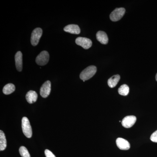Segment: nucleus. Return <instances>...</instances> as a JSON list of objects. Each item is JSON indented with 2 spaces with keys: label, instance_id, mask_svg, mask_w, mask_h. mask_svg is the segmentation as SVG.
Instances as JSON below:
<instances>
[{
  "label": "nucleus",
  "instance_id": "nucleus-1",
  "mask_svg": "<svg viewBox=\"0 0 157 157\" xmlns=\"http://www.w3.org/2000/svg\"><path fill=\"white\" fill-rule=\"evenodd\" d=\"M97 67L94 66H90L84 69L80 73V78L83 82L91 78L97 72Z\"/></svg>",
  "mask_w": 157,
  "mask_h": 157
},
{
  "label": "nucleus",
  "instance_id": "nucleus-2",
  "mask_svg": "<svg viewBox=\"0 0 157 157\" xmlns=\"http://www.w3.org/2000/svg\"><path fill=\"white\" fill-rule=\"evenodd\" d=\"M21 123H22L21 126H22V131L24 134L28 138H31L33 135V132H32V127L28 118L23 117Z\"/></svg>",
  "mask_w": 157,
  "mask_h": 157
},
{
  "label": "nucleus",
  "instance_id": "nucleus-3",
  "mask_svg": "<svg viewBox=\"0 0 157 157\" xmlns=\"http://www.w3.org/2000/svg\"><path fill=\"white\" fill-rule=\"evenodd\" d=\"M49 59V55L48 52L43 51L37 56L36 63L39 66H45L48 63Z\"/></svg>",
  "mask_w": 157,
  "mask_h": 157
},
{
  "label": "nucleus",
  "instance_id": "nucleus-4",
  "mask_svg": "<svg viewBox=\"0 0 157 157\" xmlns=\"http://www.w3.org/2000/svg\"><path fill=\"white\" fill-rule=\"evenodd\" d=\"M42 30L40 28H37L33 30L31 35V42L33 46L38 45L40 38L42 36Z\"/></svg>",
  "mask_w": 157,
  "mask_h": 157
},
{
  "label": "nucleus",
  "instance_id": "nucleus-5",
  "mask_svg": "<svg viewBox=\"0 0 157 157\" xmlns=\"http://www.w3.org/2000/svg\"><path fill=\"white\" fill-rule=\"evenodd\" d=\"M125 13V9L124 8H117L112 11L109 15V17L113 21H118L123 17Z\"/></svg>",
  "mask_w": 157,
  "mask_h": 157
},
{
  "label": "nucleus",
  "instance_id": "nucleus-6",
  "mask_svg": "<svg viewBox=\"0 0 157 157\" xmlns=\"http://www.w3.org/2000/svg\"><path fill=\"white\" fill-rule=\"evenodd\" d=\"M75 42L77 45L81 46L85 49H89L92 45L91 40L85 37H79L76 38Z\"/></svg>",
  "mask_w": 157,
  "mask_h": 157
},
{
  "label": "nucleus",
  "instance_id": "nucleus-7",
  "mask_svg": "<svg viewBox=\"0 0 157 157\" xmlns=\"http://www.w3.org/2000/svg\"><path fill=\"white\" fill-rule=\"evenodd\" d=\"M51 90V83L50 81L44 82L40 88V94L42 98H46L50 94Z\"/></svg>",
  "mask_w": 157,
  "mask_h": 157
},
{
  "label": "nucleus",
  "instance_id": "nucleus-8",
  "mask_svg": "<svg viewBox=\"0 0 157 157\" xmlns=\"http://www.w3.org/2000/svg\"><path fill=\"white\" fill-rule=\"evenodd\" d=\"M137 118L135 116H128L124 118L121 122L123 126L126 128H132L136 122Z\"/></svg>",
  "mask_w": 157,
  "mask_h": 157
},
{
  "label": "nucleus",
  "instance_id": "nucleus-9",
  "mask_svg": "<svg viewBox=\"0 0 157 157\" xmlns=\"http://www.w3.org/2000/svg\"><path fill=\"white\" fill-rule=\"evenodd\" d=\"M117 145L120 149L128 150L130 148V144L128 141L122 138H118L116 140Z\"/></svg>",
  "mask_w": 157,
  "mask_h": 157
},
{
  "label": "nucleus",
  "instance_id": "nucleus-10",
  "mask_svg": "<svg viewBox=\"0 0 157 157\" xmlns=\"http://www.w3.org/2000/svg\"><path fill=\"white\" fill-rule=\"evenodd\" d=\"M15 66L17 71L21 72L22 70V54L21 52H17L15 55Z\"/></svg>",
  "mask_w": 157,
  "mask_h": 157
},
{
  "label": "nucleus",
  "instance_id": "nucleus-11",
  "mask_svg": "<svg viewBox=\"0 0 157 157\" xmlns=\"http://www.w3.org/2000/svg\"><path fill=\"white\" fill-rule=\"evenodd\" d=\"M64 31L67 33L78 35L80 33V29L79 26L76 25H69L64 28Z\"/></svg>",
  "mask_w": 157,
  "mask_h": 157
},
{
  "label": "nucleus",
  "instance_id": "nucleus-12",
  "mask_svg": "<svg viewBox=\"0 0 157 157\" xmlns=\"http://www.w3.org/2000/svg\"><path fill=\"white\" fill-rule=\"evenodd\" d=\"M97 40L101 44L106 45L108 42V38L107 34L103 31H99L96 34Z\"/></svg>",
  "mask_w": 157,
  "mask_h": 157
},
{
  "label": "nucleus",
  "instance_id": "nucleus-13",
  "mask_svg": "<svg viewBox=\"0 0 157 157\" xmlns=\"http://www.w3.org/2000/svg\"><path fill=\"white\" fill-rule=\"evenodd\" d=\"M38 98V94L36 92L30 90L26 95V99L29 103L32 104L37 101Z\"/></svg>",
  "mask_w": 157,
  "mask_h": 157
},
{
  "label": "nucleus",
  "instance_id": "nucleus-14",
  "mask_svg": "<svg viewBox=\"0 0 157 157\" xmlns=\"http://www.w3.org/2000/svg\"><path fill=\"white\" fill-rule=\"evenodd\" d=\"M120 76L119 75H114L108 80V85L109 87L113 88L116 86L120 79Z\"/></svg>",
  "mask_w": 157,
  "mask_h": 157
},
{
  "label": "nucleus",
  "instance_id": "nucleus-15",
  "mask_svg": "<svg viewBox=\"0 0 157 157\" xmlns=\"http://www.w3.org/2000/svg\"><path fill=\"white\" fill-rule=\"evenodd\" d=\"M7 147L6 135L3 131H0V151L5 150Z\"/></svg>",
  "mask_w": 157,
  "mask_h": 157
},
{
  "label": "nucleus",
  "instance_id": "nucleus-16",
  "mask_svg": "<svg viewBox=\"0 0 157 157\" xmlns=\"http://www.w3.org/2000/svg\"><path fill=\"white\" fill-rule=\"evenodd\" d=\"M15 87L12 83H9L6 85L3 89V92L5 94L9 95L14 92L15 91Z\"/></svg>",
  "mask_w": 157,
  "mask_h": 157
},
{
  "label": "nucleus",
  "instance_id": "nucleus-17",
  "mask_svg": "<svg viewBox=\"0 0 157 157\" xmlns=\"http://www.w3.org/2000/svg\"><path fill=\"white\" fill-rule=\"evenodd\" d=\"M119 94L122 96H126L128 94L129 88L127 85L124 84L121 86L118 90Z\"/></svg>",
  "mask_w": 157,
  "mask_h": 157
},
{
  "label": "nucleus",
  "instance_id": "nucleus-18",
  "mask_svg": "<svg viewBox=\"0 0 157 157\" xmlns=\"http://www.w3.org/2000/svg\"><path fill=\"white\" fill-rule=\"evenodd\" d=\"M20 154L22 157H31L27 149L25 147L21 146L19 150Z\"/></svg>",
  "mask_w": 157,
  "mask_h": 157
},
{
  "label": "nucleus",
  "instance_id": "nucleus-19",
  "mask_svg": "<svg viewBox=\"0 0 157 157\" xmlns=\"http://www.w3.org/2000/svg\"><path fill=\"white\" fill-rule=\"evenodd\" d=\"M150 139L152 142L157 143V130L152 134Z\"/></svg>",
  "mask_w": 157,
  "mask_h": 157
},
{
  "label": "nucleus",
  "instance_id": "nucleus-20",
  "mask_svg": "<svg viewBox=\"0 0 157 157\" xmlns=\"http://www.w3.org/2000/svg\"><path fill=\"white\" fill-rule=\"evenodd\" d=\"M45 154L46 157H56L49 150H45Z\"/></svg>",
  "mask_w": 157,
  "mask_h": 157
},
{
  "label": "nucleus",
  "instance_id": "nucleus-21",
  "mask_svg": "<svg viewBox=\"0 0 157 157\" xmlns=\"http://www.w3.org/2000/svg\"><path fill=\"white\" fill-rule=\"evenodd\" d=\"M155 78H156V81H157V73L156 74V75Z\"/></svg>",
  "mask_w": 157,
  "mask_h": 157
}]
</instances>
